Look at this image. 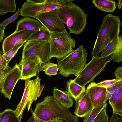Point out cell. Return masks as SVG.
Returning <instances> with one entry per match:
<instances>
[{
    "mask_svg": "<svg viewBox=\"0 0 122 122\" xmlns=\"http://www.w3.org/2000/svg\"><path fill=\"white\" fill-rule=\"evenodd\" d=\"M31 111L36 122H46L56 118L62 119L66 122H78V117L73 115L68 108L58 103L53 96H47L43 101L36 105L34 111Z\"/></svg>",
    "mask_w": 122,
    "mask_h": 122,
    "instance_id": "obj_1",
    "label": "cell"
},
{
    "mask_svg": "<svg viewBox=\"0 0 122 122\" xmlns=\"http://www.w3.org/2000/svg\"><path fill=\"white\" fill-rule=\"evenodd\" d=\"M121 25L119 16L108 14L103 18L92 52L95 56L109 43L117 38L121 32Z\"/></svg>",
    "mask_w": 122,
    "mask_h": 122,
    "instance_id": "obj_2",
    "label": "cell"
},
{
    "mask_svg": "<svg viewBox=\"0 0 122 122\" xmlns=\"http://www.w3.org/2000/svg\"><path fill=\"white\" fill-rule=\"evenodd\" d=\"M59 10L60 17L70 33L76 35L83 32L86 25L88 15L82 9L70 2Z\"/></svg>",
    "mask_w": 122,
    "mask_h": 122,
    "instance_id": "obj_3",
    "label": "cell"
},
{
    "mask_svg": "<svg viewBox=\"0 0 122 122\" xmlns=\"http://www.w3.org/2000/svg\"><path fill=\"white\" fill-rule=\"evenodd\" d=\"M83 45L65 56L58 59L59 73L65 77L71 74L77 76L84 67L88 55Z\"/></svg>",
    "mask_w": 122,
    "mask_h": 122,
    "instance_id": "obj_4",
    "label": "cell"
},
{
    "mask_svg": "<svg viewBox=\"0 0 122 122\" xmlns=\"http://www.w3.org/2000/svg\"><path fill=\"white\" fill-rule=\"evenodd\" d=\"M41 79L37 76L34 80H25V84L21 100L14 110L17 116L21 121L24 110L26 107L28 112L32 103L41 95L45 86L41 84Z\"/></svg>",
    "mask_w": 122,
    "mask_h": 122,
    "instance_id": "obj_5",
    "label": "cell"
},
{
    "mask_svg": "<svg viewBox=\"0 0 122 122\" xmlns=\"http://www.w3.org/2000/svg\"><path fill=\"white\" fill-rule=\"evenodd\" d=\"M112 54L103 57L99 56H92V59L84 67L77 77L73 80L76 84L85 87L92 81L96 76L103 71L105 65L112 60Z\"/></svg>",
    "mask_w": 122,
    "mask_h": 122,
    "instance_id": "obj_6",
    "label": "cell"
},
{
    "mask_svg": "<svg viewBox=\"0 0 122 122\" xmlns=\"http://www.w3.org/2000/svg\"><path fill=\"white\" fill-rule=\"evenodd\" d=\"M49 32L51 59L55 57L59 59L73 51L72 48L75 47L76 42L70 33Z\"/></svg>",
    "mask_w": 122,
    "mask_h": 122,
    "instance_id": "obj_7",
    "label": "cell"
},
{
    "mask_svg": "<svg viewBox=\"0 0 122 122\" xmlns=\"http://www.w3.org/2000/svg\"><path fill=\"white\" fill-rule=\"evenodd\" d=\"M50 55L49 42L27 41L24 44L22 58L19 63L21 64L29 60L38 59L42 63L41 68L45 64L50 61Z\"/></svg>",
    "mask_w": 122,
    "mask_h": 122,
    "instance_id": "obj_8",
    "label": "cell"
},
{
    "mask_svg": "<svg viewBox=\"0 0 122 122\" xmlns=\"http://www.w3.org/2000/svg\"><path fill=\"white\" fill-rule=\"evenodd\" d=\"M74 0H46L44 2L33 4L25 2L20 10L22 16L35 17L39 14L55 9H59L64 5Z\"/></svg>",
    "mask_w": 122,
    "mask_h": 122,
    "instance_id": "obj_9",
    "label": "cell"
},
{
    "mask_svg": "<svg viewBox=\"0 0 122 122\" xmlns=\"http://www.w3.org/2000/svg\"><path fill=\"white\" fill-rule=\"evenodd\" d=\"M39 21L50 32L61 33L67 31L61 19L59 9H55L36 16Z\"/></svg>",
    "mask_w": 122,
    "mask_h": 122,
    "instance_id": "obj_10",
    "label": "cell"
},
{
    "mask_svg": "<svg viewBox=\"0 0 122 122\" xmlns=\"http://www.w3.org/2000/svg\"><path fill=\"white\" fill-rule=\"evenodd\" d=\"M21 66L16 63L5 78L3 83L1 93L6 98L10 99L14 89L17 82L20 79Z\"/></svg>",
    "mask_w": 122,
    "mask_h": 122,
    "instance_id": "obj_11",
    "label": "cell"
},
{
    "mask_svg": "<svg viewBox=\"0 0 122 122\" xmlns=\"http://www.w3.org/2000/svg\"><path fill=\"white\" fill-rule=\"evenodd\" d=\"M35 31L24 30L18 32H14L6 37L2 44V51L4 54L15 46L25 43Z\"/></svg>",
    "mask_w": 122,
    "mask_h": 122,
    "instance_id": "obj_12",
    "label": "cell"
},
{
    "mask_svg": "<svg viewBox=\"0 0 122 122\" xmlns=\"http://www.w3.org/2000/svg\"><path fill=\"white\" fill-rule=\"evenodd\" d=\"M76 101L74 113L77 117H86L93 108L86 89L77 97Z\"/></svg>",
    "mask_w": 122,
    "mask_h": 122,
    "instance_id": "obj_13",
    "label": "cell"
},
{
    "mask_svg": "<svg viewBox=\"0 0 122 122\" xmlns=\"http://www.w3.org/2000/svg\"><path fill=\"white\" fill-rule=\"evenodd\" d=\"M20 79L25 80L36 76L37 73L41 72L42 62L38 59L28 60L21 64Z\"/></svg>",
    "mask_w": 122,
    "mask_h": 122,
    "instance_id": "obj_14",
    "label": "cell"
},
{
    "mask_svg": "<svg viewBox=\"0 0 122 122\" xmlns=\"http://www.w3.org/2000/svg\"><path fill=\"white\" fill-rule=\"evenodd\" d=\"M93 108L106 102V88L94 85L92 82L86 89Z\"/></svg>",
    "mask_w": 122,
    "mask_h": 122,
    "instance_id": "obj_15",
    "label": "cell"
},
{
    "mask_svg": "<svg viewBox=\"0 0 122 122\" xmlns=\"http://www.w3.org/2000/svg\"><path fill=\"white\" fill-rule=\"evenodd\" d=\"M44 26L37 20L30 17H25L20 19L18 21L15 32L24 30L36 31Z\"/></svg>",
    "mask_w": 122,
    "mask_h": 122,
    "instance_id": "obj_16",
    "label": "cell"
},
{
    "mask_svg": "<svg viewBox=\"0 0 122 122\" xmlns=\"http://www.w3.org/2000/svg\"><path fill=\"white\" fill-rule=\"evenodd\" d=\"M53 97L63 107L69 108L73 106L74 102L72 97L67 91H62L55 87L53 90Z\"/></svg>",
    "mask_w": 122,
    "mask_h": 122,
    "instance_id": "obj_17",
    "label": "cell"
},
{
    "mask_svg": "<svg viewBox=\"0 0 122 122\" xmlns=\"http://www.w3.org/2000/svg\"><path fill=\"white\" fill-rule=\"evenodd\" d=\"M109 100L113 114L122 116V87L114 92Z\"/></svg>",
    "mask_w": 122,
    "mask_h": 122,
    "instance_id": "obj_18",
    "label": "cell"
},
{
    "mask_svg": "<svg viewBox=\"0 0 122 122\" xmlns=\"http://www.w3.org/2000/svg\"><path fill=\"white\" fill-rule=\"evenodd\" d=\"M122 49V34L108 44L103 50L100 54L101 57L108 56Z\"/></svg>",
    "mask_w": 122,
    "mask_h": 122,
    "instance_id": "obj_19",
    "label": "cell"
},
{
    "mask_svg": "<svg viewBox=\"0 0 122 122\" xmlns=\"http://www.w3.org/2000/svg\"><path fill=\"white\" fill-rule=\"evenodd\" d=\"M92 2L98 9L103 12H113L116 8V2L112 0H93Z\"/></svg>",
    "mask_w": 122,
    "mask_h": 122,
    "instance_id": "obj_20",
    "label": "cell"
},
{
    "mask_svg": "<svg viewBox=\"0 0 122 122\" xmlns=\"http://www.w3.org/2000/svg\"><path fill=\"white\" fill-rule=\"evenodd\" d=\"M66 91L75 101L77 97L86 89L85 86L79 85L71 79L66 82Z\"/></svg>",
    "mask_w": 122,
    "mask_h": 122,
    "instance_id": "obj_21",
    "label": "cell"
},
{
    "mask_svg": "<svg viewBox=\"0 0 122 122\" xmlns=\"http://www.w3.org/2000/svg\"><path fill=\"white\" fill-rule=\"evenodd\" d=\"M50 38V32L44 26L39 30L35 31L29 38L27 41H36L49 42Z\"/></svg>",
    "mask_w": 122,
    "mask_h": 122,
    "instance_id": "obj_22",
    "label": "cell"
},
{
    "mask_svg": "<svg viewBox=\"0 0 122 122\" xmlns=\"http://www.w3.org/2000/svg\"><path fill=\"white\" fill-rule=\"evenodd\" d=\"M16 9L15 0H0V16L14 13Z\"/></svg>",
    "mask_w": 122,
    "mask_h": 122,
    "instance_id": "obj_23",
    "label": "cell"
},
{
    "mask_svg": "<svg viewBox=\"0 0 122 122\" xmlns=\"http://www.w3.org/2000/svg\"><path fill=\"white\" fill-rule=\"evenodd\" d=\"M0 122H21L14 110L7 109L0 113Z\"/></svg>",
    "mask_w": 122,
    "mask_h": 122,
    "instance_id": "obj_24",
    "label": "cell"
},
{
    "mask_svg": "<svg viewBox=\"0 0 122 122\" xmlns=\"http://www.w3.org/2000/svg\"><path fill=\"white\" fill-rule=\"evenodd\" d=\"M59 70L58 64L51 63L49 61L42 66L41 71L42 70L46 74L51 76L56 75Z\"/></svg>",
    "mask_w": 122,
    "mask_h": 122,
    "instance_id": "obj_25",
    "label": "cell"
},
{
    "mask_svg": "<svg viewBox=\"0 0 122 122\" xmlns=\"http://www.w3.org/2000/svg\"><path fill=\"white\" fill-rule=\"evenodd\" d=\"M107 103L106 102L93 108L91 112L84 117L83 122H92Z\"/></svg>",
    "mask_w": 122,
    "mask_h": 122,
    "instance_id": "obj_26",
    "label": "cell"
},
{
    "mask_svg": "<svg viewBox=\"0 0 122 122\" xmlns=\"http://www.w3.org/2000/svg\"><path fill=\"white\" fill-rule=\"evenodd\" d=\"M107 105L105 106L92 122H109V117L106 112Z\"/></svg>",
    "mask_w": 122,
    "mask_h": 122,
    "instance_id": "obj_27",
    "label": "cell"
},
{
    "mask_svg": "<svg viewBox=\"0 0 122 122\" xmlns=\"http://www.w3.org/2000/svg\"><path fill=\"white\" fill-rule=\"evenodd\" d=\"M24 44V43H22L15 46L12 49L4 54L8 64L11 59L16 54L18 50L23 46Z\"/></svg>",
    "mask_w": 122,
    "mask_h": 122,
    "instance_id": "obj_28",
    "label": "cell"
},
{
    "mask_svg": "<svg viewBox=\"0 0 122 122\" xmlns=\"http://www.w3.org/2000/svg\"><path fill=\"white\" fill-rule=\"evenodd\" d=\"M20 15V8H19L16 12L14 15L6 19L3 22L0 23V25L4 30L9 24L14 20L19 18Z\"/></svg>",
    "mask_w": 122,
    "mask_h": 122,
    "instance_id": "obj_29",
    "label": "cell"
},
{
    "mask_svg": "<svg viewBox=\"0 0 122 122\" xmlns=\"http://www.w3.org/2000/svg\"><path fill=\"white\" fill-rule=\"evenodd\" d=\"M12 68V67H10L9 65L4 68L0 66V92L2 91L4 81Z\"/></svg>",
    "mask_w": 122,
    "mask_h": 122,
    "instance_id": "obj_30",
    "label": "cell"
},
{
    "mask_svg": "<svg viewBox=\"0 0 122 122\" xmlns=\"http://www.w3.org/2000/svg\"><path fill=\"white\" fill-rule=\"evenodd\" d=\"M119 80L116 78L112 80H105L97 83L94 82H93L92 83L95 86L102 87L106 88Z\"/></svg>",
    "mask_w": 122,
    "mask_h": 122,
    "instance_id": "obj_31",
    "label": "cell"
},
{
    "mask_svg": "<svg viewBox=\"0 0 122 122\" xmlns=\"http://www.w3.org/2000/svg\"><path fill=\"white\" fill-rule=\"evenodd\" d=\"M122 87V80H119L106 88V90L114 92Z\"/></svg>",
    "mask_w": 122,
    "mask_h": 122,
    "instance_id": "obj_32",
    "label": "cell"
},
{
    "mask_svg": "<svg viewBox=\"0 0 122 122\" xmlns=\"http://www.w3.org/2000/svg\"><path fill=\"white\" fill-rule=\"evenodd\" d=\"M8 65L3 51L0 50V66L5 67Z\"/></svg>",
    "mask_w": 122,
    "mask_h": 122,
    "instance_id": "obj_33",
    "label": "cell"
},
{
    "mask_svg": "<svg viewBox=\"0 0 122 122\" xmlns=\"http://www.w3.org/2000/svg\"><path fill=\"white\" fill-rule=\"evenodd\" d=\"M114 74L116 78L120 80H122V67H118L116 69Z\"/></svg>",
    "mask_w": 122,
    "mask_h": 122,
    "instance_id": "obj_34",
    "label": "cell"
},
{
    "mask_svg": "<svg viewBox=\"0 0 122 122\" xmlns=\"http://www.w3.org/2000/svg\"><path fill=\"white\" fill-rule=\"evenodd\" d=\"M109 122H122V116L118 117V115L113 114L110 118Z\"/></svg>",
    "mask_w": 122,
    "mask_h": 122,
    "instance_id": "obj_35",
    "label": "cell"
},
{
    "mask_svg": "<svg viewBox=\"0 0 122 122\" xmlns=\"http://www.w3.org/2000/svg\"><path fill=\"white\" fill-rule=\"evenodd\" d=\"M46 0H27L26 2L33 4H38L44 2Z\"/></svg>",
    "mask_w": 122,
    "mask_h": 122,
    "instance_id": "obj_36",
    "label": "cell"
},
{
    "mask_svg": "<svg viewBox=\"0 0 122 122\" xmlns=\"http://www.w3.org/2000/svg\"><path fill=\"white\" fill-rule=\"evenodd\" d=\"M114 92L112 91H109L106 90V95L105 101L109 100L112 96Z\"/></svg>",
    "mask_w": 122,
    "mask_h": 122,
    "instance_id": "obj_37",
    "label": "cell"
},
{
    "mask_svg": "<svg viewBox=\"0 0 122 122\" xmlns=\"http://www.w3.org/2000/svg\"><path fill=\"white\" fill-rule=\"evenodd\" d=\"M5 36V32L4 30H3L0 25V43L2 41L3 38Z\"/></svg>",
    "mask_w": 122,
    "mask_h": 122,
    "instance_id": "obj_38",
    "label": "cell"
},
{
    "mask_svg": "<svg viewBox=\"0 0 122 122\" xmlns=\"http://www.w3.org/2000/svg\"><path fill=\"white\" fill-rule=\"evenodd\" d=\"M63 120L59 119H54L46 122H63Z\"/></svg>",
    "mask_w": 122,
    "mask_h": 122,
    "instance_id": "obj_39",
    "label": "cell"
},
{
    "mask_svg": "<svg viewBox=\"0 0 122 122\" xmlns=\"http://www.w3.org/2000/svg\"><path fill=\"white\" fill-rule=\"evenodd\" d=\"M117 8L119 10L121 9V7L122 4V0H119L118 1V2L117 3Z\"/></svg>",
    "mask_w": 122,
    "mask_h": 122,
    "instance_id": "obj_40",
    "label": "cell"
},
{
    "mask_svg": "<svg viewBox=\"0 0 122 122\" xmlns=\"http://www.w3.org/2000/svg\"><path fill=\"white\" fill-rule=\"evenodd\" d=\"M27 122H36L34 116L32 115V116L27 121Z\"/></svg>",
    "mask_w": 122,
    "mask_h": 122,
    "instance_id": "obj_41",
    "label": "cell"
}]
</instances>
